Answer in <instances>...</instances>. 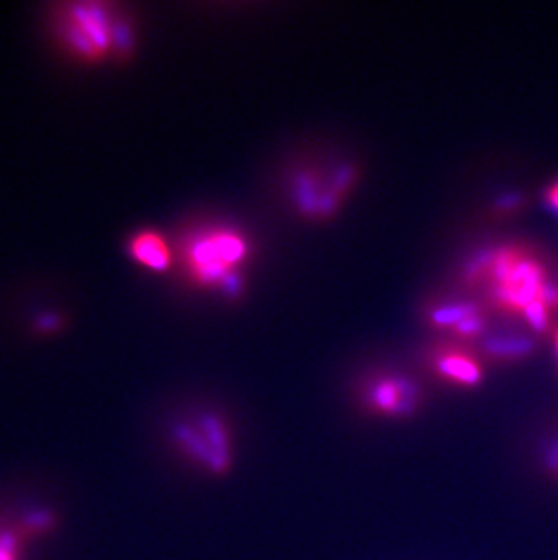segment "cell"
Masks as SVG:
<instances>
[{
	"instance_id": "5b68a950",
	"label": "cell",
	"mask_w": 558,
	"mask_h": 560,
	"mask_svg": "<svg viewBox=\"0 0 558 560\" xmlns=\"http://www.w3.org/2000/svg\"><path fill=\"white\" fill-rule=\"evenodd\" d=\"M364 402L375 412L391 418H408L416 412L419 394L410 381L395 375H381L370 381Z\"/></svg>"
},
{
	"instance_id": "52a82bcc",
	"label": "cell",
	"mask_w": 558,
	"mask_h": 560,
	"mask_svg": "<svg viewBox=\"0 0 558 560\" xmlns=\"http://www.w3.org/2000/svg\"><path fill=\"white\" fill-rule=\"evenodd\" d=\"M129 253L137 264L151 270H165L171 267L173 256L164 236L153 231L137 233L129 242Z\"/></svg>"
},
{
	"instance_id": "ba28073f",
	"label": "cell",
	"mask_w": 558,
	"mask_h": 560,
	"mask_svg": "<svg viewBox=\"0 0 558 560\" xmlns=\"http://www.w3.org/2000/svg\"><path fill=\"white\" fill-rule=\"evenodd\" d=\"M535 465L544 479L558 485V430L549 432L535 450Z\"/></svg>"
},
{
	"instance_id": "3957f363",
	"label": "cell",
	"mask_w": 558,
	"mask_h": 560,
	"mask_svg": "<svg viewBox=\"0 0 558 560\" xmlns=\"http://www.w3.org/2000/svg\"><path fill=\"white\" fill-rule=\"evenodd\" d=\"M247 242L229 229H212L196 234L185 247V264L200 285H220L225 291H240L237 265L247 258Z\"/></svg>"
},
{
	"instance_id": "6da1fadb",
	"label": "cell",
	"mask_w": 558,
	"mask_h": 560,
	"mask_svg": "<svg viewBox=\"0 0 558 560\" xmlns=\"http://www.w3.org/2000/svg\"><path fill=\"white\" fill-rule=\"evenodd\" d=\"M483 275L493 281V298L499 307L522 312L533 327L548 322L551 291L544 283L543 267L519 250H499L480 264Z\"/></svg>"
},
{
	"instance_id": "30bf717a",
	"label": "cell",
	"mask_w": 558,
	"mask_h": 560,
	"mask_svg": "<svg viewBox=\"0 0 558 560\" xmlns=\"http://www.w3.org/2000/svg\"><path fill=\"white\" fill-rule=\"evenodd\" d=\"M549 201L554 203L558 209V186H555L554 189L549 190Z\"/></svg>"
},
{
	"instance_id": "7a4b0ae2",
	"label": "cell",
	"mask_w": 558,
	"mask_h": 560,
	"mask_svg": "<svg viewBox=\"0 0 558 560\" xmlns=\"http://www.w3.org/2000/svg\"><path fill=\"white\" fill-rule=\"evenodd\" d=\"M62 40L82 59H104L107 54H129L131 32L126 22L115 21L104 4H73L60 16Z\"/></svg>"
},
{
	"instance_id": "8992f818",
	"label": "cell",
	"mask_w": 558,
	"mask_h": 560,
	"mask_svg": "<svg viewBox=\"0 0 558 560\" xmlns=\"http://www.w3.org/2000/svg\"><path fill=\"white\" fill-rule=\"evenodd\" d=\"M433 365L441 377L458 386H475L483 380V366L479 361L464 349L447 347L439 350Z\"/></svg>"
},
{
	"instance_id": "277c9868",
	"label": "cell",
	"mask_w": 558,
	"mask_h": 560,
	"mask_svg": "<svg viewBox=\"0 0 558 560\" xmlns=\"http://www.w3.org/2000/svg\"><path fill=\"white\" fill-rule=\"evenodd\" d=\"M174 443L189 457L193 463L211 471L214 476H223L234 460L232 455L231 432L225 421L204 413L190 421H182L174 429Z\"/></svg>"
},
{
	"instance_id": "8fae6325",
	"label": "cell",
	"mask_w": 558,
	"mask_h": 560,
	"mask_svg": "<svg viewBox=\"0 0 558 560\" xmlns=\"http://www.w3.org/2000/svg\"><path fill=\"white\" fill-rule=\"evenodd\" d=\"M557 350H558V332H557Z\"/></svg>"
},
{
	"instance_id": "9c48e42d",
	"label": "cell",
	"mask_w": 558,
	"mask_h": 560,
	"mask_svg": "<svg viewBox=\"0 0 558 560\" xmlns=\"http://www.w3.org/2000/svg\"><path fill=\"white\" fill-rule=\"evenodd\" d=\"M21 534H0V560H21L22 553Z\"/></svg>"
}]
</instances>
